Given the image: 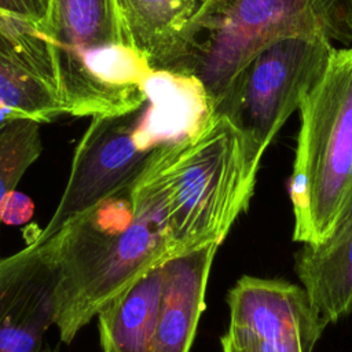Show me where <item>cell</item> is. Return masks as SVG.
<instances>
[{
  "label": "cell",
  "mask_w": 352,
  "mask_h": 352,
  "mask_svg": "<svg viewBox=\"0 0 352 352\" xmlns=\"http://www.w3.org/2000/svg\"><path fill=\"white\" fill-rule=\"evenodd\" d=\"M165 147L151 153L129 187L52 235L58 265L54 326L62 342L70 344L111 300L173 257Z\"/></svg>",
  "instance_id": "6da1fadb"
},
{
  "label": "cell",
  "mask_w": 352,
  "mask_h": 352,
  "mask_svg": "<svg viewBox=\"0 0 352 352\" xmlns=\"http://www.w3.org/2000/svg\"><path fill=\"white\" fill-rule=\"evenodd\" d=\"M264 153L265 148L217 113L194 138L165 147L173 257L223 243L249 208Z\"/></svg>",
  "instance_id": "7a4b0ae2"
},
{
  "label": "cell",
  "mask_w": 352,
  "mask_h": 352,
  "mask_svg": "<svg viewBox=\"0 0 352 352\" xmlns=\"http://www.w3.org/2000/svg\"><path fill=\"white\" fill-rule=\"evenodd\" d=\"M38 29L66 114L120 116L144 104L154 69L128 43L114 0H51Z\"/></svg>",
  "instance_id": "3957f363"
},
{
  "label": "cell",
  "mask_w": 352,
  "mask_h": 352,
  "mask_svg": "<svg viewBox=\"0 0 352 352\" xmlns=\"http://www.w3.org/2000/svg\"><path fill=\"white\" fill-rule=\"evenodd\" d=\"M290 36L352 45V0H204L169 70L198 77L216 102L253 55Z\"/></svg>",
  "instance_id": "277c9868"
},
{
  "label": "cell",
  "mask_w": 352,
  "mask_h": 352,
  "mask_svg": "<svg viewBox=\"0 0 352 352\" xmlns=\"http://www.w3.org/2000/svg\"><path fill=\"white\" fill-rule=\"evenodd\" d=\"M298 111L293 241L319 245L352 212V45L336 47Z\"/></svg>",
  "instance_id": "5b68a950"
},
{
  "label": "cell",
  "mask_w": 352,
  "mask_h": 352,
  "mask_svg": "<svg viewBox=\"0 0 352 352\" xmlns=\"http://www.w3.org/2000/svg\"><path fill=\"white\" fill-rule=\"evenodd\" d=\"M336 45L318 36H290L260 50L214 102L241 131L267 150L323 74Z\"/></svg>",
  "instance_id": "8992f818"
},
{
  "label": "cell",
  "mask_w": 352,
  "mask_h": 352,
  "mask_svg": "<svg viewBox=\"0 0 352 352\" xmlns=\"http://www.w3.org/2000/svg\"><path fill=\"white\" fill-rule=\"evenodd\" d=\"M221 352H312L327 326L302 286L241 276L227 294Z\"/></svg>",
  "instance_id": "52a82bcc"
},
{
  "label": "cell",
  "mask_w": 352,
  "mask_h": 352,
  "mask_svg": "<svg viewBox=\"0 0 352 352\" xmlns=\"http://www.w3.org/2000/svg\"><path fill=\"white\" fill-rule=\"evenodd\" d=\"M139 111L92 118L76 147L59 204L48 224L33 239H48L67 220L135 182L151 155L142 153L133 142Z\"/></svg>",
  "instance_id": "ba28073f"
},
{
  "label": "cell",
  "mask_w": 352,
  "mask_h": 352,
  "mask_svg": "<svg viewBox=\"0 0 352 352\" xmlns=\"http://www.w3.org/2000/svg\"><path fill=\"white\" fill-rule=\"evenodd\" d=\"M56 275L54 236L0 258V352H44L55 322Z\"/></svg>",
  "instance_id": "9c48e42d"
},
{
  "label": "cell",
  "mask_w": 352,
  "mask_h": 352,
  "mask_svg": "<svg viewBox=\"0 0 352 352\" xmlns=\"http://www.w3.org/2000/svg\"><path fill=\"white\" fill-rule=\"evenodd\" d=\"M0 109L48 122L66 114L38 26L0 16Z\"/></svg>",
  "instance_id": "30bf717a"
},
{
  "label": "cell",
  "mask_w": 352,
  "mask_h": 352,
  "mask_svg": "<svg viewBox=\"0 0 352 352\" xmlns=\"http://www.w3.org/2000/svg\"><path fill=\"white\" fill-rule=\"evenodd\" d=\"M143 92L146 102L132 136L146 154L194 138L216 114L210 94L192 74L154 69L143 82Z\"/></svg>",
  "instance_id": "8fae6325"
},
{
  "label": "cell",
  "mask_w": 352,
  "mask_h": 352,
  "mask_svg": "<svg viewBox=\"0 0 352 352\" xmlns=\"http://www.w3.org/2000/svg\"><path fill=\"white\" fill-rule=\"evenodd\" d=\"M219 246L169 258L162 264V286L153 352H190L205 309L206 285Z\"/></svg>",
  "instance_id": "7c38bea8"
},
{
  "label": "cell",
  "mask_w": 352,
  "mask_h": 352,
  "mask_svg": "<svg viewBox=\"0 0 352 352\" xmlns=\"http://www.w3.org/2000/svg\"><path fill=\"white\" fill-rule=\"evenodd\" d=\"M294 270L326 324L352 312V212L319 245H302Z\"/></svg>",
  "instance_id": "4fadbf2b"
},
{
  "label": "cell",
  "mask_w": 352,
  "mask_h": 352,
  "mask_svg": "<svg viewBox=\"0 0 352 352\" xmlns=\"http://www.w3.org/2000/svg\"><path fill=\"white\" fill-rule=\"evenodd\" d=\"M128 43L153 69H172L201 0H114Z\"/></svg>",
  "instance_id": "5bb4252c"
},
{
  "label": "cell",
  "mask_w": 352,
  "mask_h": 352,
  "mask_svg": "<svg viewBox=\"0 0 352 352\" xmlns=\"http://www.w3.org/2000/svg\"><path fill=\"white\" fill-rule=\"evenodd\" d=\"M161 267L151 270L96 315L102 352H153L162 286Z\"/></svg>",
  "instance_id": "9a60e30c"
},
{
  "label": "cell",
  "mask_w": 352,
  "mask_h": 352,
  "mask_svg": "<svg viewBox=\"0 0 352 352\" xmlns=\"http://www.w3.org/2000/svg\"><path fill=\"white\" fill-rule=\"evenodd\" d=\"M41 154L40 122L18 118L0 128V204Z\"/></svg>",
  "instance_id": "2e32d148"
},
{
  "label": "cell",
  "mask_w": 352,
  "mask_h": 352,
  "mask_svg": "<svg viewBox=\"0 0 352 352\" xmlns=\"http://www.w3.org/2000/svg\"><path fill=\"white\" fill-rule=\"evenodd\" d=\"M51 0H0V16H10L43 26L47 21Z\"/></svg>",
  "instance_id": "e0dca14e"
},
{
  "label": "cell",
  "mask_w": 352,
  "mask_h": 352,
  "mask_svg": "<svg viewBox=\"0 0 352 352\" xmlns=\"http://www.w3.org/2000/svg\"><path fill=\"white\" fill-rule=\"evenodd\" d=\"M33 202L29 197L18 192H10L0 204V220L7 224L26 223L33 214Z\"/></svg>",
  "instance_id": "ac0fdd59"
},
{
  "label": "cell",
  "mask_w": 352,
  "mask_h": 352,
  "mask_svg": "<svg viewBox=\"0 0 352 352\" xmlns=\"http://www.w3.org/2000/svg\"><path fill=\"white\" fill-rule=\"evenodd\" d=\"M0 226H1V220H0ZM0 258H1V256H0Z\"/></svg>",
  "instance_id": "d6986e66"
},
{
  "label": "cell",
  "mask_w": 352,
  "mask_h": 352,
  "mask_svg": "<svg viewBox=\"0 0 352 352\" xmlns=\"http://www.w3.org/2000/svg\"><path fill=\"white\" fill-rule=\"evenodd\" d=\"M44 352H50V351H44Z\"/></svg>",
  "instance_id": "ffe728a7"
},
{
  "label": "cell",
  "mask_w": 352,
  "mask_h": 352,
  "mask_svg": "<svg viewBox=\"0 0 352 352\" xmlns=\"http://www.w3.org/2000/svg\"><path fill=\"white\" fill-rule=\"evenodd\" d=\"M1 126H3V125H0V128H1Z\"/></svg>",
  "instance_id": "44dd1931"
},
{
  "label": "cell",
  "mask_w": 352,
  "mask_h": 352,
  "mask_svg": "<svg viewBox=\"0 0 352 352\" xmlns=\"http://www.w3.org/2000/svg\"><path fill=\"white\" fill-rule=\"evenodd\" d=\"M202 1H204V0H201V3H202Z\"/></svg>",
  "instance_id": "7402d4cb"
}]
</instances>
